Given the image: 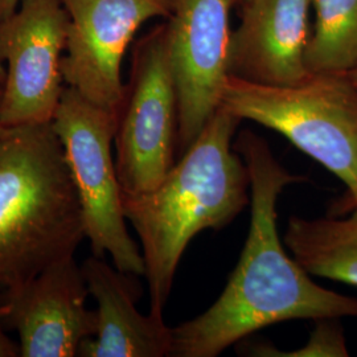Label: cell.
<instances>
[{"instance_id": "obj_17", "label": "cell", "mask_w": 357, "mask_h": 357, "mask_svg": "<svg viewBox=\"0 0 357 357\" xmlns=\"http://www.w3.org/2000/svg\"><path fill=\"white\" fill-rule=\"evenodd\" d=\"M20 3L22 0H0V24L17 10Z\"/></svg>"}, {"instance_id": "obj_21", "label": "cell", "mask_w": 357, "mask_h": 357, "mask_svg": "<svg viewBox=\"0 0 357 357\" xmlns=\"http://www.w3.org/2000/svg\"><path fill=\"white\" fill-rule=\"evenodd\" d=\"M355 208H357V203H356V205H355V206H354V208H352V209H355ZM352 209H351V211H352Z\"/></svg>"}, {"instance_id": "obj_4", "label": "cell", "mask_w": 357, "mask_h": 357, "mask_svg": "<svg viewBox=\"0 0 357 357\" xmlns=\"http://www.w3.org/2000/svg\"><path fill=\"white\" fill-rule=\"evenodd\" d=\"M222 106L286 137L347 187L333 215L357 203V88L345 75H311L290 86L229 77Z\"/></svg>"}, {"instance_id": "obj_9", "label": "cell", "mask_w": 357, "mask_h": 357, "mask_svg": "<svg viewBox=\"0 0 357 357\" xmlns=\"http://www.w3.org/2000/svg\"><path fill=\"white\" fill-rule=\"evenodd\" d=\"M68 13L66 86L118 114L126 86L122 63L144 23L168 17L174 0H61Z\"/></svg>"}, {"instance_id": "obj_12", "label": "cell", "mask_w": 357, "mask_h": 357, "mask_svg": "<svg viewBox=\"0 0 357 357\" xmlns=\"http://www.w3.org/2000/svg\"><path fill=\"white\" fill-rule=\"evenodd\" d=\"M89 295L97 302L94 336L82 342L79 357H165L171 355L172 328L163 315H143L138 275L112 268L91 255L81 266Z\"/></svg>"}, {"instance_id": "obj_13", "label": "cell", "mask_w": 357, "mask_h": 357, "mask_svg": "<svg viewBox=\"0 0 357 357\" xmlns=\"http://www.w3.org/2000/svg\"><path fill=\"white\" fill-rule=\"evenodd\" d=\"M283 243L308 274L357 287V208L340 216L290 217Z\"/></svg>"}, {"instance_id": "obj_3", "label": "cell", "mask_w": 357, "mask_h": 357, "mask_svg": "<svg viewBox=\"0 0 357 357\" xmlns=\"http://www.w3.org/2000/svg\"><path fill=\"white\" fill-rule=\"evenodd\" d=\"M84 238L76 188L52 122L0 126V289L75 255Z\"/></svg>"}, {"instance_id": "obj_1", "label": "cell", "mask_w": 357, "mask_h": 357, "mask_svg": "<svg viewBox=\"0 0 357 357\" xmlns=\"http://www.w3.org/2000/svg\"><path fill=\"white\" fill-rule=\"evenodd\" d=\"M250 176V227L238 264L216 302L172 328L174 357H216L271 324L299 319L357 318V298L319 286L278 234L282 192L307 178L275 159L268 142L243 131L233 143Z\"/></svg>"}, {"instance_id": "obj_5", "label": "cell", "mask_w": 357, "mask_h": 357, "mask_svg": "<svg viewBox=\"0 0 357 357\" xmlns=\"http://www.w3.org/2000/svg\"><path fill=\"white\" fill-rule=\"evenodd\" d=\"M52 125L64 147L93 255H109L118 270L144 277L142 250L126 225L112 151L116 114L65 86Z\"/></svg>"}, {"instance_id": "obj_6", "label": "cell", "mask_w": 357, "mask_h": 357, "mask_svg": "<svg viewBox=\"0 0 357 357\" xmlns=\"http://www.w3.org/2000/svg\"><path fill=\"white\" fill-rule=\"evenodd\" d=\"M178 94L165 26L134 53L130 84L116 114L115 167L123 196L153 190L175 165Z\"/></svg>"}, {"instance_id": "obj_14", "label": "cell", "mask_w": 357, "mask_h": 357, "mask_svg": "<svg viewBox=\"0 0 357 357\" xmlns=\"http://www.w3.org/2000/svg\"><path fill=\"white\" fill-rule=\"evenodd\" d=\"M307 45L311 75H347L357 66V0H312Z\"/></svg>"}, {"instance_id": "obj_2", "label": "cell", "mask_w": 357, "mask_h": 357, "mask_svg": "<svg viewBox=\"0 0 357 357\" xmlns=\"http://www.w3.org/2000/svg\"><path fill=\"white\" fill-rule=\"evenodd\" d=\"M240 122L221 105L159 185L123 196L125 216L141 241L151 314L163 315L192 240L229 225L250 204V176L233 146Z\"/></svg>"}, {"instance_id": "obj_20", "label": "cell", "mask_w": 357, "mask_h": 357, "mask_svg": "<svg viewBox=\"0 0 357 357\" xmlns=\"http://www.w3.org/2000/svg\"><path fill=\"white\" fill-rule=\"evenodd\" d=\"M1 90H3V84H0V100H1Z\"/></svg>"}, {"instance_id": "obj_19", "label": "cell", "mask_w": 357, "mask_h": 357, "mask_svg": "<svg viewBox=\"0 0 357 357\" xmlns=\"http://www.w3.org/2000/svg\"><path fill=\"white\" fill-rule=\"evenodd\" d=\"M4 79H6V68H4L3 61L0 60V84H3Z\"/></svg>"}, {"instance_id": "obj_18", "label": "cell", "mask_w": 357, "mask_h": 357, "mask_svg": "<svg viewBox=\"0 0 357 357\" xmlns=\"http://www.w3.org/2000/svg\"><path fill=\"white\" fill-rule=\"evenodd\" d=\"M345 76L348 77V79L357 88V66L355 69H352L351 72H348Z\"/></svg>"}, {"instance_id": "obj_8", "label": "cell", "mask_w": 357, "mask_h": 357, "mask_svg": "<svg viewBox=\"0 0 357 357\" xmlns=\"http://www.w3.org/2000/svg\"><path fill=\"white\" fill-rule=\"evenodd\" d=\"M236 1H172L165 32L178 94V153L191 147L222 105L229 79L230 10Z\"/></svg>"}, {"instance_id": "obj_10", "label": "cell", "mask_w": 357, "mask_h": 357, "mask_svg": "<svg viewBox=\"0 0 357 357\" xmlns=\"http://www.w3.org/2000/svg\"><path fill=\"white\" fill-rule=\"evenodd\" d=\"M88 295L75 255L3 290L0 318L17 333L20 356H77L97 327V312L86 306Z\"/></svg>"}, {"instance_id": "obj_16", "label": "cell", "mask_w": 357, "mask_h": 357, "mask_svg": "<svg viewBox=\"0 0 357 357\" xmlns=\"http://www.w3.org/2000/svg\"><path fill=\"white\" fill-rule=\"evenodd\" d=\"M20 356L19 344H16L13 339L4 331V324L0 318V357Z\"/></svg>"}, {"instance_id": "obj_15", "label": "cell", "mask_w": 357, "mask_h": 357, "mask_svg": "<svg viewBox=\"0 0 357 357\" xmlns=\"http://www.w3.org/2000/svg\"><path fill=\"white\" fill-rule=\"evenodd\" d=\"M253 356L347 357L349 356L344 332L337 318L317 320L306 344L293 352H282L273 345L258 343L250 348Z\"/></svg>"}, {"instance_id": "obj_11", "label": "cell", "mask_w": 357, "mask_h": 357, "mask_svg": "<svg viewBox=\"0 0 357 357\" xmlns=\"http://www.w3.org/2000/svg\"><path fill=\"white\" fill-rule=\"evenodd\" d=\"M231 31L229 77L290 86L311 76L306 65L312 0H243Z\"/></svg>"}, {"instance_id": "obj_7", "label": "cell", "mask_w": 357, "mask_h": 357, "mask_svg": "<svg viewBox=\"0 0 357 357\" xmlns=\"http://www.w3.org/2000/svg\"><path fill=\"white\" fill-rule=\"evenodd\" d=\"M68 13L61 0H22L0 24L6 68L0 126L50 123L61 100Z\"/></svg>"}]
</instances>
